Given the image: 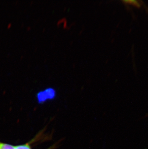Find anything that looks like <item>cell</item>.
Here are the masks:
<instances>
[{"label": "cell", "mask_w": 148, "mask_h": 149, "mask_svg": "<svg viewBox=\"0 0 148 149\" xmlns=\"http://www.w3.org/2000/svg\"><path fill=\"white\" fill-rule=\"evenodd\" d=\"M56 95V91L55 89L47 88L38 92L37 94V99L39 103L42 104L48 100H54Z\"/></svg>", "instance_id": "obj_1"}, {"label": "cell", "mask_w": 148, "mask_h": 149, "mask_svg": "<svg viewBox=\"0 0 148 149\" xmlns=\"http://www.w3.org/2000/svg\"><path fill=\"white\" fill-rule=\"evenodd\" d=\"M0 149H16L15 146L0 142Z\"/></svg>", "instance_id": "obj_2"}, {"label": "cell", "mask_w": 148, "mask_h": 149, "mask_svg": "<svg viewBox=\"0 0 148 149\" xmlns=\"http://www.w3.org/2000/svg\"><path fill=\"white\" fill-rule=\"evenodd\" d=\"M15 147L16 149H31V147L29 143L15 146Z\"/></svg>", "instance_id": "obj_3"}, {"label": "cell", "mask_w": 148, "mask_h": 149, "mask_svg": "<svg viewBox=\"0 0 148 149\" xmlns=\"http://www.w3.org/2000/svg\"><path fill=\"white\" fill-rule=\"evenodd\" d=\"M51 149V148H50V149Z\"/></svg>", "instance_id": "obj_4"}]
</instances>
